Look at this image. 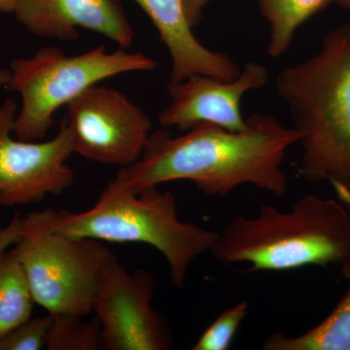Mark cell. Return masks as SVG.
Returning a JSON list of instances; mask_svg holds the SVG:
<instances>
[{
    "label": "cell",
    "mask_w": 350,
    "mask_h": 350,
    "mask_svg": "<svg viewBox=\"0 0 350 350\" xmlns=\"http://www.w3.org/2000/svg\"><path fill=\"white\" fill-rule=\"evenodd\" d=\"M299 139L294 128L261 113L247 117L243 131L200 124L174 137L162 126L151 133L139 160L120 172L137 193L187 180L206 196L224 197L252 185L282 197L288 186L283 161Z\"/></svg>",
    "instance_id": "obj_1"
},
{
    "label": "cell",
    "mask_w": 350,
    "mask_h": 350,
    "mask_svg": "<svg viewBox=\"0 0 350 350\" xmlns=\"http://www.w3.org/2000/svg\"><path fill=\"white\" fill-rule=\"evenodd\" d=\"M276 90L300 135L299 175L350 187V21L317 54L280 71Z\"/></svg>",
    "instance_id": "obj_2"
},
{
    "label": "cell",
    "mask_w": 350,
    "mask_h": 350,
    "mask_svg": "<svg viewBox=\"0 0 350 350\" xmlns=\"http://www.w3.org/2000/svg\"><path fill=\"white\" fill-rule=\"evenodd\" d=\"M223 265L248 271H285L308 266L344 267L350 259V213L342 202L306 195L282 211L262 206L256 215L230 220L211 250Z\"/></svg>",
    "instance_id": "obj_3"
},
{
    "label": "cell",
    "mask_w": 350,
    "mask_h": 350,
    "mask_svg": "<svg viewBox=\"0 0 350 350\" xmlns=\"http://www.w3.org/2000/svg\"><path fill=\"white\" fill-rule=\"evenodd\" d=\"M46 211L51 228L68 236L152 246L165 258L177 288L185 285L195 260L211 253L218 234L180 220L172 191L161 192L154 187L135 192L120 170L91 208L71 213L49 207Z\"/></svg>",
    "instance_id": "obj_4"
},
{
    "label": "cell",
    "mask_w": 350,
    "mask_h": 350,
    "mask_svg": "<svg viewBox=\"0 0 350 350\" xmlns=\"http://www.w3.org/2000/svg\"><path fill=\"white\" fill-rule=\"evenodd\" d=\"M156 61L144 53L124 48L108 52L105 46L68 56L56 47H44L31 57L14 59L7 87L22 98L14 121L17 139H43L54 123V115L88 88L124 73L154 70Z\"/></svg>",
    "instance_id": "obj_5"
},
{
    "label": "cell",
    "mask_w": 350,
    "mask_h": 350,
    "mask_svg": "<svg viewBox=\"0 0 350 350\" xmlns=\"http://www.w3.org/2000/svg\"><path fill=\"white\" fill-rule=\"evenodd\" d=\"M12 250L34 301L47 313L86 317L93 312L98 275L112 254L101 241L55 231L45 208L23 217Z\"/></svg>",
    "instance_id": "obj_6"
},
{
    "label": "cell",
    "mask_w": 350,
    "mask_h": 350,
    "mask_svg": "<svg viewBox=\"0 0 350 350\" xmlns=\"http://www.w3.org/2000/svg\"><path fill=\"white\" fill-rule=\"evenodd\" d=\"M66 107L64 123L78 155L126 167L144 154L151 135L150 117L118 90L94 85Z\"/></svg>",
    "instance_id": "obj_7"
},
{
    "label": "cell",
    "mask_w": 350,
    "mask_h": 350,
    "mask_svg": "<svg viewBox=\"0 0 350 350\" xmlns=\"http://www.w3.org/2000/svg\"><path fill=\"white\" fill-rule=\"evenodd\" d=\"M157 282L145 269L130 273L114 254L98 275L94 310L100 323L103 349L167 350L172 332L152 306Z\"/></svg>",
    "instance_id": "obj_8"
},
{
    "label": "cell",
    "mask_w": 350,
    "mask_h": 350,
    "mask_svg": "<svg viewBox=\"0 0 350 350\" xmlns=\"http://www.w3.org/2000/svg\"><path fill=\"white\" fill-rule=\"evenodd\" d=\"M18 111L12 98L0 105V207L23 206L59 194L75 179L66 163L75 152L64 121L52 139L24 142L13 137Z\"/></svg>",
    "instance_id": "obj_9"
},
{
    "label": "cell",
    "mask_w": 350,
    "mask_h": 350,
    "mask_svg": "<svg viewBox=\"0 0 350 350\" xmlns=\"http://www.w3.org/2000/svg\"><path fill=\"white\" fill-rule=\"evenodd\" d=\"M269 70L261 64L247 63L232 80L193 75L167 87L170 103L159 114L163 128L187 131L200 124H213L230 131H243L246 118L241 101L248 92L266 86Z\"/></svg>",
    "instance_id": "obj_10"
},
{
    "label": "cell",
    "mask_w": 350,
    "mask_h": 350,
    "mask_svg": "<svg viewBox=\"0 0 350 350\" xmlns=\"http://www.w3.org/2000/svg\"><path fill=\"white\" fill-rule=\"evenodd\" d=\"M15 17L27 31L39 36L75 41L78 29L131 47L135 31L119 0H21Z\"/></svg>",
    "instance_id": "obj_11"
},
{
    "label": "cell",
    "mask_w": 350,
    "mask_h": 350,
    "mask_svg": "<svg viewBox=\"0 0 350 350\" xmlns=\"http://www.w3.org/2000/svg\"><path fill=\"white\" fill-rule=\"evenodd\" d=\"M148 15L169 51L172 59L170 83L193 75L223 80L241 75L237 64L224 53L208 49L198 40L189 24L183 0H135Z\"/></svg>",
    "instance_id": "obj_12"
},
{
    "label": "cell",
    "mask_w": 350,
    "mask_h": 350,
    "mask_svg": "<svg viewBox=\"0 0 350 350\" xmlns=\"http://www.w3.org/2000/svg\"><path fill=\"white\" fill-rule=\"evenodd\" d=\"M265 350H350V290L323 321L299 336L275 332Z\"/></svg>",
    "instance_id": "obj_13"
},
{
    "label": "cell",
    "mask_w": 350,
    "mask_h": 350,
    "mask_svg": "<svg viewBox=\"0 0 350 350\" xmlns=\"http://www.w3.org/2000/svg\"><path fill=\"white\" fill-rule=\"evenodd\" d=\"M269 24L268 53L280 57L289 50L301 25L338 0H257Z\"/></svg>",
    "instance_id": "obj_14"
},
{
    "label": "cell",
    "mask_w": 350,
    "mask_h": 350,
    "mask_svg": "<svg viewBox=\"0 0 350 350\" xmlns=\"http://www.w3.org/2000/svg\"><path fill=\"white\" fill-rule=\"evenodd\" d=\"M34 301L31 285L12 250L0 254V338L31 319Z\"/></svg>",
    "instance_id": "obj_15"
},
{
    "label": "cell",
    "mask_w": 350,
    "mask_h": 350,
    "mask_svg": "<svg viewBox=\"0 0 350 350\" xmlns=\"http://www.w3.org/2000/svg\"><path fill=\"white\" fill-rule=\"evenodd\" d=\"M53 315V314H52ZM85 317L71 314L53 315L48 334V350L103 349V338L98 319L86 321Z\"/></svg>",
    "instance_id": "obj_16"
},
{
    "label": "cell",
    "mask_w": 350,
    "mask_h": 350,
    "mask_svg": "<svg viewBox=\"0 0 350 350\" xmlns=\"http://www.w3.org/2000/svg\"><path fill=\"white\" fill-rule=\"evenodd\" d=\"M248 312L247 301H239L227 308L208 326L192 350H227Z\"/></svg>",
    "instance_id": "obj_17"
},
{
    "label": "cell",
    "mask_w": 350,
    "mask_h": 350,
    "mask_svg": "<svg viewBox=\"0 0 350 350\" xmlns=\"http://www.w3.org/2000/svg\"><path fill=\"white\" fill-rule=\"evenodd\" d=\"M53 315L31 319L0 338V350H40L47 345Z\"/></svg>",
    "instance_id": "obj_18"
},
{
    "label": "cell",
    "mask_w": 350,
    "mask_h": 350,
    "mask_svg": "<svg viewBox=\"0 0 350 350\" xmlns=\"http://www.w3.org/2000/svg\"><path fill=\"white\" fill-rule=\"evenodd\" d=\"M23 218L16 213L12 220L5 227L0 226V254L14 245L20 237L22 229Z\"/></svg>",
    "instance_id": "obj_19"
},
{
    "label": "cell",
    "mask_w": 350,
    "mask_h": 350,
    "mask_svg": "<svg viewBox=\"0 0 350 350\" xmlns=\"http://www.w3.org/2000/svg\"><path fill=\"white\" fill-rule=\"evenodd\" d=\"M211 0H183L186 16L191 27L200 25L204 17V10Z\"/></svg>",
    "instance_id": "obj_20"
},
{
    "label": "cell",
    "mask_w": 350,
    "mask_h": 350,
    "mask_svg": "<svg viewBox=\"0 0 350 350\" xmlns=\"http://www.w3.org/2000/svg\"><path fill=\"white\" fill-rule=\"evenodd\" d=\"M331 184L334 190H335L336 194L340 198V202L349 209L350 213V187L345 185V184L340 183V182L333 181L331 182ZM342 269L345 278L350 280V259Z\"/></svg>",
    "instance_id": "obj_21"
},
{
    "label": "cell",
    "mask_w": 350,
    "mask_h": 350,
    "mask_svg": "<svg viewBox=\"0 0 350 350\" xmlns=\"http://www.w3.org/2000/svg\"><path fill=\"white\" fill-rule=\"evenodd\" d=\"M21 0H0V12L14 13L19 6Z\"/></svg>",
    "instance_id": "obj_22"
},
{
    "label": "cell",
    "mask_w": 350,
    "mask_h": 350,
    "mask_svg": "<svg viewBox=\"0 0 350 350\" xmlns=\"http://www.w3.org/2000/svg\"><path fill=\"white\" fill-rule=\"evenodd\" d=\"M10 80V69L0 68V87L7 86Z\"/></svg>",
    "instance_id": "obj_23"
},
{
    "label": "cell",
    "mask_w": 350,
    "mask_h": 350,
    "mask_svg": "<svg viewBox=\"0 0 350 350\" xmlns=\"http://www.w3.org/2000/svg\"><path fill=\"white\" fill-rule=\"evenodd\" d=\"M338 5L350 9V0H338Z\"/></svg>",
    "instance_id": "obj_24"
}]
</instances>
